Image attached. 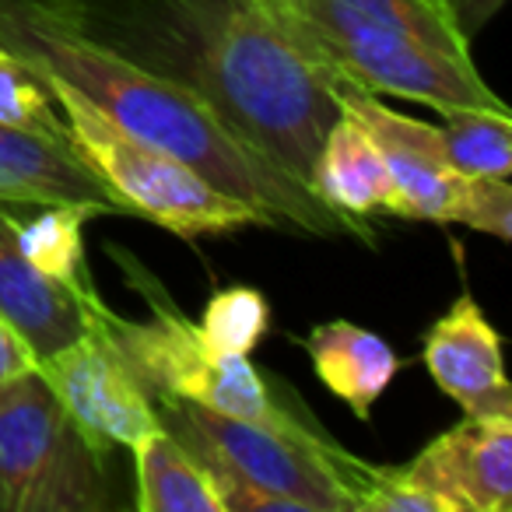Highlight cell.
I'll return each mask as SVG.
<instances>
[{"label": "cell", "instance_id": "obj_18", "mask_svg": "<svg viewBox=\"0 0 512 512\" xmlns=\"http://www.w3.org/2000/svg\"><path fill=\"white\" fill-rule=\"evenodd\" d=\"M442 148L456 172L481 179L512 176V120L505 106H463L442 113Z\"/></svg>", "mask_w": 512, "mask_h": 512}, {"label": "cell", "instance_id": "obj_8", "mask_svg": "<svg viewBox=\"0 0 512 512\" xmlns=\"http://www.w3.org/2000/svg\"><path fill=\"white\" fill-rule=\"evenodd\" d=\"M341 109L365 123L383 151L393 186V218L463 225L491 239L512 235V186L509 179L463 176L449 165L439 127L414 120L386 106L379 95L362 88L334 85Z\"/></svg>", "mask_w": 512, "mask_h": 512}, {"label": "cell", "instance_id": "obj_10", "mask_svg": "<svg viewBox=\"0 0 512 512\" xmlns=\"http://www.w3.org/2000/svg\"><path fill=\"white\" fill-rule=\"evenodd\" d=\"M404 474L453 512H509L512 418L463 414L460 425L432 439L407 463Z\"/></svg>", "mask_w": 512, "mask_h": 512}, {"label": "cell", "instance_id": "obj_14", "mask_svg": "<svg viewBox=\"0 0 512 512\" xmlns=\"http://www.w3.org/2000/svg\"><path fill=\"white\" fill-rule=\"evenodd\" d=\"M309 190L351 221L369 225L376 214H393V186L383 151L348 109H341L323 137L320 155L309 169Z\"/></svg>", "mask_w": 512, "mask_h": 512}, {"label": "cell", "instance_id": "obj_15", "mask_svg": "<svg viewBox=\"0 0 512 512\" xmlns=\"http://www.w3.org/2000/svg\"><path fill=\"white\" fill-rule=\"evenodd\" d=\"M313 372L334 397L351 407L358 421H369L386 386L397 379L400 358L386 337L348 320L316 323L302 341Z\"/></svg>", "mask_w": 512, "mask_h": 512}, {"label": "cell", "instance_id": "obj_12", "mask_svg": "<svg viewBox=\"0 0 512 512\" xmlns=\"http://www.w3.org/2000/svg\"><path fill=\"white\" fill-rule=\"evenodd\" d=\"M85 288V285H81ZM81 288H67L29 264L18 246V225L8 204H0V313L8 316L39 358L85 334Z\"/></svg>", "mask_w": 512, "mask_h": 512}, {"label": "cell", "instance_id": "obj_23", "mask_svg": "<svg viewBox=\"0 0 512 512\" xmlns=\"http://www.w3.org/2000/svg\"><path fill=\"white\" fill-rule=\"evenodd\" d=\"M439 8L446 11L453 29L470 43V39L505 8V0H439Z\"/></svg>", "mask_w": 512, "mask_h": 512}, {"label": "cell", "instance_id": "obj_3", "mask_svg": "<svg viewBox=\"0 0 512 512\" xmlns=\"http://www.w3.org/2000/svg\"><path fill=\"white\" fill-rule=\"evenodd\" d=\"M260 8L330 85L411 99L439 116L505 106L439 0H260Z\"/></svg>", "mask_w": 512, "mask_h": 512}, {"label": "cell", "instance_id": "obj_17", "mask_svg": "<svg viewBox=\"0 0 512 512\" xmlns=\"http://www.w3.org/2000/svg\"><path fill=\"white\" fill-rule=\"evenodd\" d=\"M99 214L85 204H39L36 214L18 218V246L29 256V264L46 278L67 288L88 285L85 271V225Z\"/></svg>", "mask_w": 512, "mask_h": 512}, {"label": "cell", "instance_id": "obj_20", "mask_svg": "<svg viewBox=\"0 0 512 512\" xmlns=\"http://www.w3.org/2000/svg\"><path fill=\"white\" fill-rule=\"evenodd\" d=\"M197 330L207 341V348L228 351V355H249L271 330V302L264 292H256L249 285L225 288L204 306Z\"/></svg>", "mask_w": 512, "mask_h": 512}, {"label": "cell", "instance_id": "obj_7", "mask_svg": "<svg viewBox=\"0 0 512 512\" xmlns=\"http://www.w3.org/2000/svg\"><path fill=\"white\" fill-rule=\"evenodd\" d=\"M106 453L81 435L36 372L0 393V512L113 509Z\"/></svg>", "mask_w": 512, "mask_h": 512}, {"label": "cell", "instance_id": "obj_9", "mask_svg": "<svg viewBox=\"0 0 512 512\" xmlns=\"http://www.w3.org/2000/svg\"><path fill=\"white\" fill-rule=\"evenodd\" d=\"M39 376L46 379L67 418L102 453L134 449L162 425L151 390L95 327H85L78 341L39 358Z\"/></svg>", "mask_w": 512, "mask_h": 512}, {"label": "cell", "instance_id": "obj_21", "mask_svg": "<svg viewBox=\"0 0 512 512\" xmlns=\"http://www.w3.org/2000/svg\"><path fill=\"white\" fill-rule=\"evenodd\" d=\"M355 512H453L439 495L425 491L404 474V467H369L358 481Z\"/></svg>", "mask_w": 512, "mask_h": 512}, {"label": "cell", "instance_id": "obj_5", "mask_svg": "<svg viewBox=\"0 0 512 512\" xmlns=\"http://www.w3.org/2000/svg\"><path fill=\"white\" fill-rule=\"evenodd\" d=\"M109 253L120 260L127 281L148 302L151 320L137 323L113 313L99 299L92 281L81 288L85 320L88 327L102 330L109 337V344L127 358V365L148 386L151 397H179L207 407V411L228 414V418L264 421V425L278 428L313 425L274 393V386L249 362V355H228V351L207 348V341L197 330V320H190L172 302L162 281L134 253L116 246H109Z\"/></svg>", "mask_w": 512, "mask_h": 512}, {"label": "cell", "instance_id": "obj_2", "mask_svg": "<svg viewBox=\"0 0 512 512\" xmlns=\"http://www.w3.org/2000/svg\"><path fill=\"white\" fill-rule=\"evenodd\" d=\"M0 43L50 85H64L137 141L183 158L228 197L260 211L271 228L313 239H358L372 246L365 221L327 207L302 179L246 144L183 85L81 36L50 0H0Z\"/></svg>", "mask_w": 512, "mask_h": 512}, {"label": "cell", "instance_id": "obj_13", "mask_svg": "<svg viewBox=\"0 0 512 512\" xmlns=\"http://www.w3.org/2000/svg\"><path fill=\"white\" fill-rule=\"evenodd\" d=\"M0 204H85L95 214H120L116 200L85 169L67 141L0 123Z\"/></svg>", "mask_w": 512, "mask_h": 512}, {"label": "cell", "instance_id": "obj_11", "mask_svg": "<svg viewBox=\"0 0 512 512\" xmlns=\"http://www.w3.org/2000/svg\"><path fill=\"white\" fill-rule=\"evenodd\" d=\"M421 362L463 414H509L512 386L502 365V337L488 323L470 292L456 295L453 306L432 323L421 344Z\"/></svg>", "mask_w": 512, "mask_h": 512}, {"label": "cell", "instance_id": "obj_4", "mask_svg": "<svg viewBox=\"0 0 512 512\" xmlns=\"http://www.w3.org/2000/svg\"><path fill=\"white\" fill-rule=\"evenodd\" d=\"M158 421L211 470L225 512H355L365 463L320 425L278 428L155 397Z\"/></svg>", "mask_w": 512, "mask_h": 512}, {"label": "cell", "instance_id": "obj_16", "mask_svg": "<svg viewBox=\"0 0 512 512\" xmlns=\"http://www.w3.org/2000/svg\"><path fill=\"white\" fill-rule=\"evenodd\" d=\"M141 512H225L211 470L162 425L134 446Z\"/></svg>", "mask_w": 512, "mask_h": 512}, {"label": "cell", "instance_id": "obj_22", "mask_svg": "<svg viewBox=\"0 0 512 512\" xmlns=\"http://www.w3.org/2000/svg\"><path fill=\"white\" fill-rule=\"evenodd\" d=\"M36 369H39L36 348L25 341V334L8 320V316L0 313V393Z\"/></svg>", "mask_w": 512, "mask_h": 512}, {"label": "cell", "instance_id": "obj_1", "mask_svg": "<svg viewBox=\"0 0 512 512\" xmlns=\"http://www.w3.org/2000/svg\"><path fill=\"white\" fill-rule=\"evenodd\" d=\"M81 36L183 85L225 127L309 186L341 102L260 0H50Z\"/></svg>", "mask_w": 512, "mask_h": 512}, {"label": "cell", "instance_id": "obj_19", "mask_svg": "<svg viewBox=\"0 0 512 512\" xmlns=\"http://www.w3.org/2000/svg\"><path fill=\"white\" fill-rule=\"evenodd\" d=\"M0 123L53 137V141H67L64 116L46 81L4 43H0Z\"/></svg>", "mask_w": 512, "mask_h": 512}, {"label": "cell", "instance_id": "obj_6", "mask_svg": "<svg viewBox=\"0 0 512 512\" xmlns=\"http://www.w3.org/2000/svg\"><path fill=\"white\" fill-rule=\"evenodd\" d=\"M46 88L53 92V102L64 116L71 151L99 179L102 190L116 200L120 214L148 218L151 225L165 228L179 239L221 235L246 225L271 228L264 214L228 197L183 158L123 134L116 123H109L99 109L88 106L71 88L50 85V81Z\"/></svg>", "mask_w": 512, "mask_h": 512}]
</instances>
